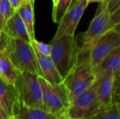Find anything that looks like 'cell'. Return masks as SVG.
<instances>
[{"label":"cell","instance_id":"cell-1","mask_svg":"<svg viewBox=\"0 0 120 119\" xmlns=\"http://www.w3.org/2000/svg\"><path fill=\"white\" fill-rule=\"evenodd\" d=\"M89 52V48L81 47L76 63L63 80L70 102L88 89L96 81L90 62Z\"/></svg>","mask_w":120,"mask_h":119},{"label":"cell","instance_id":"cell-2","mask_svg":"<svg viewBox=\"0 0 120 119\" xmlns=\"http://www.w3.org/2000/svg\"><path fill=\"white\" fill-rule=\"evenodd\" d=\"M120 8L110 13L107 1L101 2L88 29L77 36L81 47L90 48L91 45L108 31L120 27Z\"/></svg>","mask_w":120,"mask_h":119},{"label":"cell","instance_id":"cell-3","mask_svg":"<svg viewBox=\"0 0 120 119\" xmlns=\"http://www.w3.org/2000/svg\"><path fill=\"white\" fill-rule=\"evenodd\" d=\"M50 44V57L63 80L76 63L81 45L75 35H63L53 39Z\"/></svg>","mask_w":120,"mask_h":119},{"label":"cell","instance_id":"cell-4","mask_svg":"<svg viewBox=\"0 0 120 119\" xmlns=\"http://www.w3.org/2000/svg\"><path fill=\"white\" fill-rule=\"evenodd\" d=\"M1 52L20 72H28L41 76L34 50L30 42L8 36Z\"/></svg>","mask_w":120,"mask_h":119},{"label":"cell","instance_id":"cell-5","mask_svg":"<svg viewBox=\"0 0 120 119\" xmlns=\"http://www.w3.org/2000/svg\"><path fill=\"white\" fill-rule=\"evenodd\" d=\"M13 88L16 100L29 107L43 109L42 93L38 75L28 72H19Z\"/></svg>","mask_w":120,"mask_h":119},{"label":"cell","instance_id":"cell-6","mask_svg":"<svg viewBox=\"0 0 120 119\" xmlns=\"http://www.w3.org/2000/svg\"><path fill=\"white\" fill-rule=\"evenodd\" d=\"M38 81L42 93L43 109L58 117L66 113L70 102L63 82L52 85L41 76H38Z\"/></svg>","mask_w":120,"mask_h":119},{"label":"cell","instance_id":"cell-7","mask_svg":"<svg viewBox=\"0 0 120 119\" xmlns=\"http://www.w3.org/2000/svg\"><path fill=\"white\" fill-rule=\"evenodd\" d=\"M101 107L94 83L70 102L67 112L70 119H85Z\"/></svg>","mask_w":120,"mask_h":119},{"label":"cell","instance_id":"cell-8","mask_svg":"<svg viewBox=\"0 0 120 119\" xmlns=\"http://www.w3.org/2000/svg\"><path fill=\"white\" fill-rule=\"evenodd\" d=\"M118 47H120L119 27L110 29L91 45L89 48V55L92 68L96 67L103 59Z\"/></svg>","mask_w":120,"mask_h":119},{"label":"cell","instance_id":"cell-9","mask_svg":"<svg viewBox=\"0 0 120 119\" xmlns=\"http://www.w3.org/2000/svg\"><path fill=\"white\" fill-rule=\"evenodd\" d=\"M88 5L87 0H82L71 6L58 23V27L53 39H57L63 35L75 36L79 22Z\"/></svg>","mask_w":120,"mask_h":119},{"label":"cell","instance_id":"cell-10","mask_svg":"<svg viewBox=\"0 0 120 119\" xmlns=\"http://www.w3.org/2000/svg\"><path fill=\"white\" fill-rule=\"evenodd\" d=\"M115 75L107 73L96 78L94 81L98 102L101 107H105L112 103V92Z\"/></svg>","mask_w":120,"mask_h":119},{"label":"cell","instance_id":"cell-11","mask_svg":"<svg viewBox=\"0 0 120 119\" xmlns=\"http://www.w3.org/2000/svg\"><path fill=\"white\" fill-rule=\"evenodd\" d=\"M12 115L20 119H58V117L43 109L27 106L16 100L13 106Z\"/></svg>","mask_w":120,"mask_h":119},{"label":"cell","instance_id":"cell-12","mask_svg":"<svg viewBox=\"0 0 120 119\" xmlns=\"http://www.w3.org/2000/svg\"><path fill=\"white\" fill-rule=\"evenodd\" d=\"M3 32L10 38L19 39L27 42H30L26 26L17 11L13 13L4 25Z\"/></svg>","mask_w":120,"mask_h":119},{"label":"cell","instance_id":"cell-13","mask_svg":"<svg viewBox=\"0 0 120 119\" xmlns=\"http://www.w3.org/2000/svg\"><path fill=\"white\" fill-rule=\"evenodd\" d=\"M34 53L41 72V76L52 85H57L62 83L63 79L58 72L51 57L43 55L37 53L35 50Z\"/></svg>","mask_w":120,"mask_h":119},{"label":"cell","instance_id":"cell-14","mask_svg":"<svg viewBox=\"0 0 120 119\" xmlns=\"http://www.w3.org/2000/svg\"><path fill=\"white\" fill-rule=\"evenodd\" d=\"M120 47H118L93 68V72L96 78L107 73H112L115 76H120Z\"/></svg>","mask_w":120,"mask_h":119},{"label":"cell","instance_id":"cell-15","mask_svg":"<svg viewBox=\"0 0 120 119\" xmlns=\"http://www.w3.org/2000/svg\"><path fill=\"white\" fill-rule=\"evenodd\" d=\"M17 11L26 26L30 41L34 39V4L30 0H23Z\"/></svg>","mask_w":120,"mask_h":119},{"label":"cell","instance_id":"cell-16","mask_svg":"<svg viewBox=\"0 0 120 119\" xmlns=\"http://www.w3.org/2000/svg\"><path fill=\"white\" fill-rule=\"evenodd\" d=\"M16 101V96L13 86L5 82L0 77V102L8 115H12V109L14 103Z\"/></svg>","mask_w":120,"mask_h":119},{"label":"cell","instance_id":"cell-17","mask_svg":"<svg viewBox=\"0 0 120 119\" xmlns=\"http://www.w3.org/2000/svg\"><path fill=\"white\" fill-rule=\"evenodd\" d=\"M19 72L9 58L2 53L0 58V77L7 83L13 86Z\"/></svg>","mask_w":120,"mask_h":119},{"label":"cell","instance_id":"cell-18","mask_svg":"<svg viewBox=\"0 0 120 119\" xmlns=\"http://www.w3.org/2000/svg\"><path fill=\"white\" fill-rule=\"evenodd\" d=\"M120 104L112 103L102 107L85 119H120Z\"/></svg>","mask_w":120,"mask_h":119},{"label":"cell","instance_id":"cell-19","mask_svg":"<svg viewBox=\"0 0 120 119\" xmlns=\"http://www.w3.org/2000/svg\"><path fill=\"white\" fill-rule=\"evenodd\" d=\"M72 0H58L56 6H53L52 20L55 23H58L64 14L69 9Z\"/></svg>","mask_w":120,"mask_h":119},{"label":"cell","instance_id":"cell-20","mask_svg":"<svg viewBox=\"0 0 120 119\" xmlns=\"http://www.w3.org/2000/svg\"><path fill=\"white\" fill-rule=\"evenodd\" d=\"M30 44L33 47V48L39 53L45 55L50 56L51 52V46L50 43H45L43 42L38 41L36 39L30 41Z\"/></svg>","mask_w":120,"mask_h":119},{"label":"cell","instance_id":"cell-21","mask_svg":"<svg viewBox=\"0 0 120 119\" xmlns=\"http://www.w3.org/2000/svg\"><path fill=\"white\" fill-rule=\"evenodd\" d=\"M0 11L4 19V26L7 20L13 14L15 10L13 9L8 0H0Z\"/></svg>","mask_w":120,"mask_h":119},{"label":"cell","instance_id":"cell-22","mask_svg":"<svg viewBox=\"0 0 120 119\" xmlns=\"http://www.w3.org/2000/svg\"><path fill=\"white\" fill-rule=\"evenodd\" d=\"M120 0H108L107 1V6L108 7V9L110 10V13H112L115 11L116 10L120 8Z\"/></svg>","mask_w":120,"mask_h":119},{"label":"cell","instance_id":"cell-23","mask_svg":"<svg viewBox=\"0 0 120 119\" xmlns=\"http://www.w3.org/2000/svg\"><path fill=\"white\" fill-rule=\"evenodd\" d=\"M8 1L11 4L12 7L13 8V9L15 11L18 10V8H19V6L22 2V0H8Z\"/></svg>","mask_w":120,"mask_h":119},{"label":"cell","instance_id":"cell-24","mask_svg":"<svg viewBox=\"0 0 120 119\" xmlns=\"http://www.w3.org/2000/svg\"><path fill=\"white\" fill-rule=\"evenodd\" d=\"M0 118H4V119H8V115L4 110L1 102H0Z\"/></svg>","mask_w":120,"mask_h":119},{"label":"cell","instance_id":"cell-25","mask_svg":"<svg viewBox=\"0 0 120 119\" xmlns=\"http://www.w3.org/2000/svg\"><path fill=\"white\" fill-rule=\"evenodd\" d=\"M3 28H4V19L0 11V32H3Z\"/></svg>","mask_w":120,"mask_h":119},{"label":"cell","instance_id":"cell-26","mask_svg":"<svg viewBox=\"0 0 120 119\" xmlns=\"http://www.w3.org/2000/svg\"><path fill=\"white\" fill-rule=\"evenodd\" d=\"M58 119H71L70 118V116H69V115H68V112H66V113H65V114H62L61 116H60L58 117Z\"/></svg>","mask_w":120,"mask_h":119},{"label":"cell","instance_id":"cell-27","mask_svg":"<svg viewBox=\"0 0 120 119\" xmlns=\"http://www.w3.org/2000/svg\"><path fill=\"white\" fill-rule=\"evenodd\" d=\"M105 0H87V2L88 4H91V3H94V2H99V3H101V2H103Z\"/></svg>","mask_w":120,"mask_h":119},{"label":"cell","instance_id":"cell-28","mask_svg":"<svg viewBox=\"0 0 120 119\" xmlns=\"http://www.w3.org/2000/svg\"><path fill=\"white\" fill-rule=\"evenodd\" d=\"M82 1V0H72V3H71V5H70V8L71 6H72L73 5H75L76 3H77V2H79V1Z\"/></svg>","mask_w":120,"mask_h":119},{"label":"cell","instance_id":"cell-29","mask_svg":"<svg viewBox=\"0 0 120 119\" xmlns=\"http://www.w3.org/2000/svg\"><path fill=\"white\" fill-rule=\"evenodd\" d=\"M8 119H18V118H17L16 116H13V115H11V116H9Z\"/></svg>","mask_w":120,"mask_h":119},{"label":"cell","instance_id":"cell-30","mask_svg":"<svg viewBox=\"0 0 120 119\" xmlns=\"http://www.w3.org/2000/svg\"><path fill=\"white\" fill-rule=\"evenodd\" d=\"M52 1H53V6H54L56 5V4H57V2H58V0H52Z\"/></svg>","mask_w":120,"mask_h":119},{"label":"cell","instance_id":"cell-31","mask_svg":"<svg viewBox=\"0 0 120 119\" xmlns=\"http://www.w3.org/2000/svg\"><path fill=\"white\" fill-rule=\"evenodd\" d=\"M1 55H2V52L0 50V58H1Z\"/></svg>","mask_w":120,"mask_h":119},{"label":"cell","instance_id":"cell-32","mask_svg":"<svg viewBox=\"0 0 120 119\" xmlns=\"http://www.w3.org/2000/svg\"><path fill=\"white\" fill-rule=\"evenodd\" d=\"M22 1H23V0H22ZM30 1H32V2L33 4H34V2H33V1H32V0H30Z\"/></svg>","mask_w":120,"mask_h":119},{"label":"cell","instance_id":"cell-33","mask_svg":"<svg viewBox=\"0 0 120 119\" xmlns=\"http://www.w3.org/2000/svg\"><path fill=\"white\" fill-rule=\"evenodd\" d=\"M0 119H4V118H0Z\"/></svg>","mask_w":120,"mask_h":119},{"label":"cell","instance_id":"cell-34","mask_svg":"<svg viewBox=\"0 0 120 119\" xmlns=\"http://www.w3.org/2000/svg\"></svg>","mask_w":120,"mask_h":119},{"label":"cell","instance_id":"cell-35","mask_svg":"<svg viewBox=\"0 0 120 119\" xmlns=\"http://www.w3.org/2000/svg\"><path fill=\"white\" fill-rule=\"evenodd\" d=\"M32 1H33V2H34V1H35V0H32Z\"/></svg>","mask_w":120,"mask_h":119},{"label":"cell","instance_id":"cell-36","mask_svg":"<svg viewBox=\"0 0 120 119\" xmlns=\"http://www.w3.org/2000/svg\"><path fill=\"white\" fill-rule=\"evenodd\" d=\"M105 1H108V0H105Z\"/></svg>","mask_w":120,"mask_h":119}]
</instances>
